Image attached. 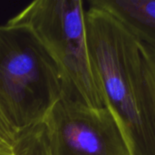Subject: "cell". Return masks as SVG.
I'll return each instance as SVG.
<instances>
[{"label": "cell", "mask_w": 155, "mask_h": 155, "mask_svg": "<svg viewBox=\"0 0 155 155\" xmlns=\"http://www.w3.org/2000/svg\"><path fill=\"white\" fill-rule=\"evenodd\" d=\"M85 30L105 107L116 118L134 154L155 155V115L138 39L114 15L90 3Z\"/></svg>", "instance_id": "obj_1"}, {"label": "cell", "mask_w": 155, "mask_h": 155, "mask_svg": "<svg viewBox=\"0 0 155 155\" xmlns=\"http://www.w3.org/2000/svg\"><path fill=\"white\" fill-rule=\"evenodd\" d=\"M64 92L60 68L25 25H0V109L18 133L45 122Z\"/></svg>", "instance_id": "obj_2"}, {"label": "cell", "mask_w": 155, "mask_h": 155, "mask_svg": "<svg viewBox=\"0 0 155 155\" xmlns=\"http://www.w3.org/2000/svg\"><path fill=\"white\" fill-rule=\"evenodd\" d=\"M9 21L29 27L51 54L64 80V94L94 109L105 107L90 59L81 0H37Z\"/></svg>", "instance_id": "obj_3"}, {"label": "cell", "mask_w": 155, "mask_h": 155, "mask_svg": "<svg viewBox=\"0 0 155 155\" xmlns=\"http://www.w3.org/2000/svg\"><path fill=\"white\" fill-rule=\"evenodd\" d=\"M51 155H134L112 112L63 94L45 120Z\"/></svg>", "instance_id": "obj_4"}, {"label": "cell", "mask_w": 155, "mask_h": 155, "mask_svg": "<svg viewBox=\"0 0 155 155\" xmlns=\"http://www.w3.org/2000/svg\"><path fill=\"white\" fill-rule=\"evenodd\" d=\"M120 20L142 43L155 46V0H92Z\"/></svg>", "instance_id": "obj_5"}, {"label": "cell", "mask_w": 155, "mask_h": 155, "mask_svg": "<svg viewBox=\"0 0 155 155\" xmlns=\"http://www.w3.org/2000/svg\"><path fill=\"white\" fill-rule=\"evenodd\" d=\"M139 41V40H138ZM146 90L155 115V46L139 41Z\"/></svg>", "instance_id": "obj_6"}, {"label": "cell", "mask_w": 155, "mask_h": 155, "mask_svg": "<svg viewBox=\"0 0 155 155\" xmlns=\"http://www.w3.org/2000/svg\"><path fill=\"white\" fill-rule=\"evenodd\" d=\"M15 134L0 109V155H14Z\"/></svg>", "instance_id": "obj_7"}]
</instances>
